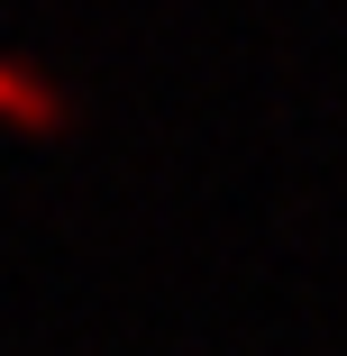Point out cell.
Returning <instances> with one entry per match:
<instances>
[{
    "instance_id": "1",
    "label": "cell",
    "mask_w": 347,
    "mask_h": 356,
    "mask_svg": "<svg viewBox=\"0 0 347 356\" xmlns=\"http://www.w3.org/2000/svg\"><path fill=\"white\" fill-rule=\"evenodd\" d=\"M0 119H19V128H37V137H46V128H64V101L28 74V64L0 55Z\"/></svg>"
}]
</instances>
